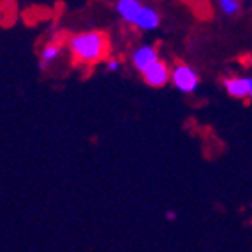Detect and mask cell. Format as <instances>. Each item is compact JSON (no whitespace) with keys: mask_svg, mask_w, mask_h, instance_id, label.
<instances>
[{"mask_svg":"<svg viewBox=\"0 0 252 252\" xmlns=\"http://www.w3.org/2000/svg\"><path fill=\"white\" fill-rule=\"evenodd\" d=\"M219 5L227 16H236L240 13V0H219Z\"/></svg>","mask_w":252,"mask_h":252,"instance_id":"9c48e42d","label":"cell"},{"mask_svg":"<svg viewBox=\"0 0 252 252\" xmlns=\"http://www.w3.org/2000/svg\"><path fill=\"white\" fill-rule=\"evenodd\" d=\"M159 60V55H157L156 48L152 46H139L138 50L132 53V63L139 72H145L150 65Z\"/></svg>","mask_w":252,"mask_h":252,"instance_id":"277c9868","label":"cell"},{"mask_svg":"<svg viewBox=\"0 0 252 252\" xmlns=\"http://www.w3.org/2000/svg\"><path fill=\"white\" fill-rule=\"evenodd\" d=\"M118 67H120V62H118L117 59H109L108 60V71H118Z\"/></svg>","mask_w":252,"mask_h":252,"instance_id":"30bf717a","label":"cell"},{"mask_svg":"<svg viewBox=\"0 0 252 252\" xmlns=\"http://www.w3.org/2000/svg\"><path fill=\"white\" fill-rule=\"evenodd\" d=\"M69 50L76 60L83 63L99 62L108 53V37L97 30L81 32L69 39Z\"/></svg>","mask_w":252,"mask_h":252,"instance_id":"6da1fadb","label":"cell"},{"mask_svg":"<svg viewBox=\"0 0 252 252\" xmlns=\"http://www.w3.org/2000/svg\"><path fill=\"white\" fill-rule=\"evenodd\" d=\"M143 78H145V81H147V85L159 89V87H164V85L168 83L169 78H171V72H169L166 63L157 60L154 65H150V67L143 72Z\"/></svg>","mask_w":252,"mask_h":252,"instance_id":"3957f363","label":"cell"},{"mask_svg":"<svg viewBox=\"0 0 252 252\" xmlns=\"http://www.w3.org/2000/svg\"><path fill=\"white\" fill-rule=\"evenodd\" d=\"M160 23V16L154 7H148V5H143L141 11H139L138 18L134 21V27L139 30H156Z\"/></svg>","mask_w":252,"mask_h":252,"instance_id":"8992f818","label":"cell"},{"mask_svg":"<svg viewBox=\"0 0 252 252\" xmlns=\"http://www.w3.org/2000/svg\"><path fill=\"white\" fill-rule=\"evenodd\" d=\"M60 53H62V46H60V44L51 42V44L44 46V50H42V53H41V60H39L41 69H48L50 65H53V62L59 59Z\"/></svg>","mask_w":252,"mask_h":252,"instance_id":"ba28073f","label":"cell"},{"mask_svg":"<svg viewBox=\"0 0 252 252\" xmlns=\"http://www.w3.org/2000/svg\"><path fill=\"white\" fill-rule=\"evenodd\" d=\"M249 97H251V99H252V92H251V95H249Z\"/></svg>","mask_w":252,"mask_h":252,"instance_id":"7c38bea8","label":"cell"},{"mask_svg":"<svg viewBox=\"0 0 252 252\" xmlns=\"http://www.w3.org/2000/svg\"><path fill=\"white\" fill-rule=\"evenodd\" d=\"M224 89L229 95L236 99L249 97L252 92V78H227L224 80Z\"/></svg>","mask_w":252,"mask_h":252,"instance_id":"5b68a950","label":"cell"},{"mask_svg":"<svg viewBox=\"0 0 252 252\" xmlns=\"http://www.w3.org/2000/svg\"><path fill=\"white\" fill-rule=\"evenodd\" d=\"M171 81L180 92L184 94H192L198 89V74L192 67L185 65V63H178L177 67L171 71Z\"/></svg>","mask_w":252,"mask_h":252,"instance_id":"7a4b0ae2","label":"cell"},{"mask_svg":"<svg viewBox=\"0 0 252 252\" xmlns=\"http://www.w3.org/2000/svg\"><path fill=\"white\" fill-rule=\"evenodd\" d=\"M141 7H143V4L139 0H118L117 5H115L118 16L122 18L124 21H127V23H132V25H134Z\"/></svg>","mask_w":252,"mask_h":252,"instance_id":"52a82bcc","label":"cell"},{"mask_svg":"<svg viewBox=\"0 0 252 252\" xmlns=\"http://www.w3.org/2000/svg\"><path fill=\"white\" fill-rule=\"evenodd\" d=\"M166 217H168L169 220H173V219L177 217V214H175V212H168V214H166Z\"/></svg>","mask_w":252,"mask_h":252,"instance_id":"8fae6325","label":"cell"}]
</instances>
